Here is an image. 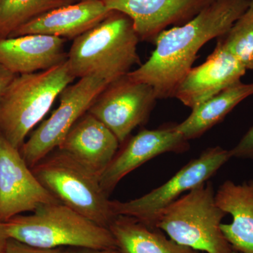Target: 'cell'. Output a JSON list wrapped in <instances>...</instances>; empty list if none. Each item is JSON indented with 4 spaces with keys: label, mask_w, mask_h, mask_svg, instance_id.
<instances>
[{
    "label": "cell",
    "mask_w": 253,
    "mask_h": 253,
    "mask_svg": "<svg viewBox=\"0 0 253 253\" xmlns=\"http://www.w3.org/2000/svg\"><path fill=\"white\" fill-rule=\"evenodd\" d=\"M246 71L231 53L217 44L204 63L186 73L176 87L174 97L194 109L241 82Z\"/></svg>",
    "instance_id": "cell-13"
},
{
    "label": "cell",
    "mask_w": 253,
    "mask_h": 253,
    "mask_svg": "<svg viewBox=\"0 0 253 253\" xmlns=\"http://www.w3.org/2000/svg\"><path fill=\"white\" fill-rule=\"evenodd\" d=\"M140 38L129 16L113 11L94 28L74 39L68 53L70 72L76 78L96 76L111 83L140 64Z\"/></svg>",
    "instance_id": "cell-2"
},
{
    "label": "cell",
    "mask_w": 253,
    "mask_h": 253,
    "mask_svg": "<svg viewBox=\"0 0 253 253\" xmlns=\"http://www.w3.org/2000/svg\"><path fill=\"white\" fill-rule=\"evenodd\" d=\"M131 18L140 41L154 42L169 26H182L214 0H101Z\"/></svg>",
    "instance_id": "cell-11"
},
{
    "label": "cell",
    "mask_w": 253,
    "mask_h": 253,
    "mask_svg": "<svg viewBox=\"0 0 253 253\" xmlns=\"http://www.w3.org/2000/svg\"><path fill=\"white\" fill-rule=\"evenodd\" d=\"M101 0H82L41 15L13 32L8 38L41 34L73 38L94 28L111 14Z\"/></svg>",
    "instance_id": "cell-16"
},
{
    "label": "cell",
    "mask_w": 253,
    "mask_h": 253,
    "mask_svg": "<svg viewBox=\"0 0 253 253\" xmlns=\"http://www.w3.org/2000/svg\"><path fill=\"white\" fill-rule=\"evenodd\" d=\"M250 4L251 0H214L189 22L163 31L149 59L127 76L152 86L158 99L174 97L199 50L225 34Z\"/></svg>",
    "instance_id": "cell-1"
},
{
    "label": "cell",
    "mask_w": 253,
    "mask_h": 253,
    "mask_svg": "<svg viewBox=\"0 0 253 253\" xmlns=\"http://www.w3.org/2000/svg\"><path fill=\"white\" fill-rule=\"evenodd\" d=\"M215 200L232 217L230 224H221L226 241L236 252L253 253V180L241 184L224 181L215 193Z\"/></svg>",
    "instance_id": "cell-17"
},
{
    "label": "cell",
    "mask_w": 253,
    "mask_h": 253,
    "mask_svg": "<svg viewBox=\"0 0 253 253\" xmlns=\"http://www.w3.org/2000/svg\"><path fill=\"white\" fill-rule=\"evenodd\" d=\"M109 84L104 78L90 76L79 78L77 83L63 89L57 109L32 132L19 149L30 168L59 148L68 131L89 111Z\"/></svg>",
    "instance_id": "cell-8"
},
{
    "label": "cell",
    "mask_w": 253,
    "mask_h": 253,
    "mask_svg": "<svg viewBox=\"0 0 253 253\" xmlns=\"http://www.w3.org/2000/svg\"><path fill=\"white\" fill-rule=\"evenodd\" d=\"M125 142L99 177L100 184L108 196L123 178L150 160L166 153L184 152L189 146L175 126L143 129Z\"/></svg>",
    "instance_id": "cell-12"
},
{
    "label": "cell",
    "mask_w": 253,
    "mask_h": 253,
    "mask_svg": "<svg viewBox=\"0 0 253 253\" xmlns=\"http://www.w3.org/2000/svg\"><path fill=\"white\" fill-rule=\"evenodd\" d=\"M230 151L232 158L253 160V126Z\"/></svg>",
    "instance_id": "cell-22"
},
{
    "label": "cell",
    "mask_w": 253,
    "mask_h": 253,
    "mask_svg": "<svg viewBox=\"0 0 253 253\" xmlns=\"http://www.w3.org/2000/svg\"><path fill=\"white\" fill-rule=\"evenodd\" d=\"M230 253H240L239 252H236V251H234V250H233L232 251H231V252Z\"/></svg>",
    "instance_id": "cell-28"
},
{
    "label": "cell",
    "mask_w": 253,
    "mask_h": 253,
    "mask_svg": "<svg viewBox=\"0 0 253 253\" xmlns=\"http://www.w3.org/2000/svg\"><path fill=\"white\" fill-rule=\"evenodd\" d=\"M4 225L9 239L41 249L63 246L117 249L109 228L99 225L61 203L43 205L33 214H18Z\"/></svg>",
    "instance_id": "cell-3"
},
{
    "label": "cell",
    "mask_w": 253,
    "mask_h": 253,
    "mask_svg": "<svg viewBox=\"0 0 253 253\" xmlns=\"http://www.w3.org/2000/svg\"><path fill=\"white\" fill-rule=\"evenodd\" d=\"M121 253H201L168 239L157 228L118 215L109 227Z\"/></svg>",
    "instance_id": "cell-18"
},
{
    "label": "cell",
    "mask_w": 253,
    "mask_h": 253,
    "mask_svg": "<svg viewBox=\"0 0 253 253\" xmlns=\"http://www.w3.org/2000/svg\"><path fill=\"white\" fill-rule=\"evenodd\" d=\"M120 145L112 131L87 111L73 125L58 149L71 155L100 177Z\"/></svg>",
    "instance_id": "cell-14"
},
{
    "label": "cell",
    "mask_w": 253,
    "mask_h": 253,
    "mask_svg": "<svg viewBox=\"0 0 253 253\" xmlns=\"http://www.w3.org/2000/svg\"><path fill=\"white\" fill-rule=\"evenodd\" d=\"M75 79L66 61L46 71L17 75L0 101V132L21 149L28 134Z\"/></svg>",
    "instance_id": "cell-4"
},
{
    "label": "cell",
    "mask_w": 253,
    "mask_h": 253,
    "mask_svg": "<svg viewBox=\"0 0 253 253\" xmlns=\"http://www.w3.org/2000/svg\"><path fill=\"white\" fill-rule=\"evenodd\" d=\"M65 40L46 35L0 39V64L15 75L46 71L67 61Z\"/></svg>",
    "instance_id": "cell-15"
},
{
    "label": "cell",
    "mask_w": 253,
    "mask_h": 253,
    "mask_svg": "<svg viewBox=\"0 0 253 253\" xmlns=\"http://www.w3.org/2000/svg\"><path fill=\"white\" fill-rule=\"evenodd\" d=\"M63 253H121L118 249L104 250L84 249V251H63Z\"/></svg>",
    "instance_id": "cell-26"
},
{
    "label": "cell",
    "mask_w": 253,
    "mask_h": 253,
    "mask_svg": "<svg viewBox=\"0 0 253 253\" xmlns=\"http://www.w3.org/2000/svg\"><path fill=\"white\" fill-rule=\"evenodd\" d=\"M231 158L229 150L220 146L208 148L162 186L144 196L126 202L111 201L113 212L116 216L134 218L149 227L156 228L158 217L165 208L184 193L209 180Z\"/></svg>",
    "instance_id": "cell-7"
},
{
    "label": "cell",
    "mask_w": 253,
    "mask_h": 253,
    "mask_svg": "<svg viewBox=\"0 0 253 253\" xmlns=\"http://www.w3.org/2000/svg\"><path fill=\"white\" fill-rule=\"evenodd\" d=\"M60 203L33 174L19 149L0 132V221Z\"/></svg>",
    "instance_id": "cell-10"
},
{
    "label": "cell",
    "mask_w": 253,
    "mask_h": 253,
    "mask_svg": "<svg viewBox=\"0 0 253 253\" xmlns=\"http://www.w3.org/2000/svg\"><path fill=\"white\" fill-rule=\"evenodd\" d=\"M72 0H3L0 4V39L8 38L28 21Z\"/></svg>",
    "instance_id": "cell-20"
},
{
    "label": "cell",
    "mask_w": 253,
    "mask_h": 253,
    "mask_svg": "<svg viewBox=\"0 0 253 253\" xmlns=\"http://www.w3.org/2000/svg\"><path fill=\"white\" fill-rule=\"evenodd\" d=\"M253 95V83L241 82L191 109V114L175 129L186 140L202 136L222 121L237 105Z\"/></svg>",
    "instance_id": "cell-19"
},
{
    "label": "cell",
    "mask_w": 253,
    "mask_h": 253,
    "mask_svg": "<svg viewBox=\"0 0 253 253\" xmlns=\"http://www.w3.org/2000/svg\"><path fill=\"white\" fill-rule=\"evenodd\" d=\"M226 214L215 200L211 181L200 184L165 208L156 227L177 244L207 253L233 251L221 229Z\"/></svg>",
    "instance_id": "cell-5"
},
{
    "label": "cell",
    "mask_w": 253,
    "mask_h": 253,
    "mask_svg": "<svg viewBox=\"0 0 253 253\" xmlns=\"http://www.w3.org/2000/svg\"><path fill=\"white\" fill-rule=\"evenodd\" d=\"M17 75L11 73L4 66L0 64V101L4 96L5 91L9 86L10 83Z\"/></svg>",
    "instance_id": "cell-24"
},
{
    "label": "cell",
    "mask_w": 253,
    "mask_h": 253,
    "mask_svg": "<svg viewBox=\"0 0 253 253\" xmlns=\"http://www.w3.org/2000/svg\"><path fill=\"white\" fill-rule=\"evenodd\" d=\"M3 0H0V4H1V1H2Z\"/></svg>",
    "instance_id": "cell-29"
},
{
    "label": "cell",
    "mask_w": 253,
    "mask_h": 253,
    "mask_svg": "<svg viewBox=\"0 0 253 253\" xmlns=\"http://www.w3.org/2000/svg\"><path fill=\"white\" fill-rule=\"evenodd\" d=\"M154 88L131 80L127 74L110 83L88 112L112 131L120 144L149 118L156 100Z\"/></svg>",
    "instance_id": "cell-9"
},
{
    "label": "cell",
    "mask_w": 253,
    "mask_h": 253,
    "mask_svg": "<svg viewBox=\"0 0 253 253\" xmlns=\"http://www.w3.org/2000/svg\"><path fill=\"white\" fill-rule=\"evenodd\" d=\"M250 8L253 9V0H251V4H250Z\"/></svg>",
    "instance_id": "cell-27"
},
{
    "label": "cell",
    "mask_w": 253,
    "mask_h": 253,
    "mask_svg": "<svg viewBox=\"0 0 253 253\" xmlns=\"http://www.w3.org/2000/svg\"><path fill=\"white\" fill-rule=\"evenodd\" d=\"M61 248L59 249H41L34 247L30 245L23 244L16 240L9 239L6 244L5 253H63Z\"/></svg>",
    "instance_id": "cell-23"
},
{
    "label": "cell",
    "mask_w": 253,
    "mask_h": 253,
    "mask_svg": "<svg viewBox=\"0 0 253 253\" xmlns=\"http://www.w3.org/2000/svg\"><path fill=\"white\" fill-rule=\"evenodd\" d=\"M31 169L60 203L99 225L109 228L117 217L99 176L68 153L55 149Z\"/></svg>",
    "instance_id": "cell-6"
},
{
    "label": "cell",
    "mask_w": 253,
    "mask_h": 253,
    "mask_svg": "<svg viewBox=\"0 0 253 253\" xmlns=\"http://www.w3.org/2000/svg\"><path fill=\"white\" fill-rule=\"evenodd\" d=\"M8 239H9V237L6 234L4 223L0 221V253H5Z\"/></svg>",
    "instance_id": "cell-25"
},
{
    "label": "cell",
    "mask_w": 253,
    "mask_h": 253,
    "mask_svg": "<svg viewBox=\"0 0 253 253\" xmlns=\"http://www.w3.org/2000/svg\"><path fill=\"white\" fill-rule=\"evenodd\" d=\"M217 44L231 53L246 70L253 71V9L250 8L225 34L217 38Z\"/></svg>",
    "instance_id": "cell-21"
}]
</instances>
